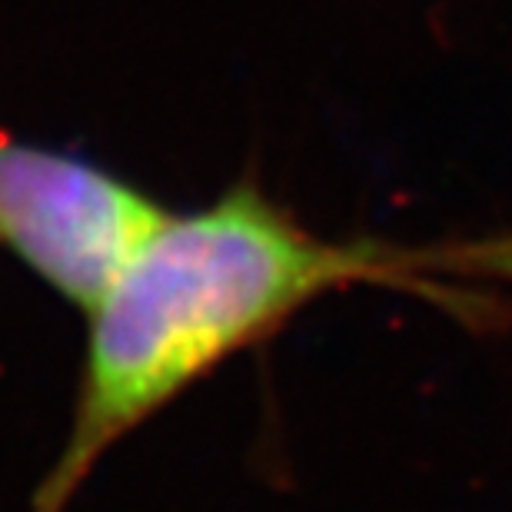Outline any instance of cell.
I'll return each instance as SVG.
<instances>
[{"instance_id": "cell-1", "label": "cell", "mask_w": 512, "mask_h": 512, "mask_svg": "<svg viewBox=\"0 0 512 512\" xmlns=\"http://www.w3.org/2000/svg\"><path fill=\"white\" fill-rule=\"evenodd\" d=\"M439 280L433 250L326 240L250 180L170 213L87 313L74 413L34 512H67L120 439L320 296L383 283L453 303Z\"/></svg>"}, {"instance_id": "cell-2", "label": "cell", "mask_w": 512, "mask_h": 512, "mask_svg": "<svg viewBox=\"0 0 512 512\" xmlns=\"http://www.w3.org/2000/svg\"><path fill=\"white\" fill-rule=\"evenodd\" d=\"M167 217L100 163L0 133V247L80 310L104 300Z\"/></svg>"}, {"instance_id": "cell-3", "label": "cell", "mask_w": 512, "mask_h": 512, "mask_svg": "<svg viewBox=\"0 0 512 512\" xmlns=\"http://www.w3.org/2000/svg\"><path fill=\"white\" fill-rule=\"evenodd\" d=\"M456 276H506L512 280V233L473 243H449Z\"/></svg>"}]
</instances>
